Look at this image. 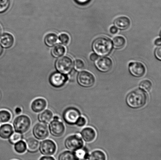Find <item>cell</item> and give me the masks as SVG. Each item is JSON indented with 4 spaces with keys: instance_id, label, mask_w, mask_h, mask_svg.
Segmentation results:
<instances>
[{
    "instance_id": "cell-1",
    "label": "cell",
    "mask_w": 161,
    "mask_h": 160,
    "mask_svg": "<svg viewBox=\"0 0 161 160\" xmlns=\"http://www.w3.org/2000/svg\"><path fill=\"white\" fill-rule=\"evenodd\" d=\"M147 96L146 92L141 89H135L127 95L126 98L127 106L133 109L143 107L147 101Z\"/></svg>"
},
{
    "instance_id": "cell-2",
    "label": "cell",
    "mask_w": 161,
    "mask_h": 160,
    "mask_svg": "<svg viewBox=\"0 0 161 160\" xmlns=\"http://www.w3.org/2000/svg\"><path fill=\"white\" fill-rule=\"evenodd\" d=\"M92 48L96 54L100 56H105L111 52L113 44L108 38L99 37L94 41Z\"/></svg>"
},
{
    "instance_id": "cell-3",
    "label": "cell",
    "mask_w": 161,
    "mask_h": 160,
    "mask_svg": "<svg viewBox=\"0 0 161 160\" xmlns=\"http://www.w3.org/2000/svg\"><path fill=\"white\" fill-rule=\"evenodd\" d=\"M31 124V119L28 116L20 115L14 119L13 128L15 132L23 134L29 131Z\"/></svg>"
},
{
    "instance_id": "cell-4",
    "label": "cell",
    "mask_w": 161,
    "mask_h": 160,
    "mask_svg": "<svg viewBox=\"0 0 161 160\" xmlns=\"http://www.w3.org/2000/svg\"><path fill=\"white\" fill-rule=\"evenodd\" d=\"M56 68L60 73L67 75L71 72L73 67V62L70 57L64 56L56 61Z\"/></svg>"
},
{
    "instance_id": "cell-5",
    "label": "cell",
    "mask_w": 161,
    "mask_h": 160,
    "mask_svg": "<svg viewBox=\"0 0 161 160\" xmlns=\"http://www.w3.org/2000/svg\"><path fill=\"white\" fill-rule=\"evenodd\" d=\"M80 116V113L76 108L69 107L64 111L63 119L65 123L69 125H75L77 121Z\"/></svg>"
},
{
    "instance_id": "cell-6",
    "label": "cell",
    "mask_w": 161,
    "mask_h": 160,
    "mask_svg": "<svg viewBox=\"0 0 161 160\" xmlns=\"http://www.w3.org/2000/svg\"><path fill=\"white\" fill-rule=\"evenodd\" d=\"M84 142L79 135H72L69 136L64 142V146L71 151H76L83 148Z\"/></svg>"
},
{
    "instance_id": "cell-7",
    "label": "cell",
    "mask_w": 161,
    "mask_h": 160,
    "mask_svg": "<svg viewBox=\"0 0 161 160\" xmlns=\"http://www.w3.org/2000/svg\"><path fill=\"white\" fill-rule=\"evenodd\" d=\"M56 144L51 139L43 140L40 142L39 150L42 154L45 156H51L55 154L57 151Z\"/></svg>"
},
{
    "instance_id": "cell-8",
    "label": "cell",
    "mask_w": 161,
    "mask_h": 160,
    "mask_svg": "<svg viewBox=\"0 0 161 160\" xmlns=\"http://www.w3.org/2000/svg\"><path fill=\"white\" fill-rule=\"evenodd\" d=\"M32 133L34 137L38 140H43L49 136V130L47 124L37 123L33 128Z\"/></svg>"
},
{
    "instance_id": "cell-9",
    "label": "cell",
    "mask_w": 161,
    "mask_h": 160,
    "mask_svg": "<svg viewBox=\"0 0 161 160\" xmlns=\"http://www.w3.org/2000/svg\"><path fill=\"white\" fill-rule=\"evenodd\" d=\"M48 128L50 134L55 137H61L65 131V126L60 120H53L49 123Z\"/></svg>"
},
{
    "instance_id": "cell-10",
    "label": "cell",
    "mask_w": 161,
    "mask_h": 160,
    "mask_svg": "<svg viewBox=\"0 0 161 160\" xmlns=\"http://www.w3.org/2000/svg\"><path fill=\"white\" fill-rule=\"evenodd\" d=\"M77 81L80 86L85 88L92 87L95 83V78L91 73L87 71H81L77 76Z\"/></svg>"
},
{
    "instance_id": "cell-11",
    "label": "cell",
    "mask_w": 161,
    "mask_h": 160,
    "mask_svg": "<svg viewBox=\"0 0 161 160\" xmlns=\"http://www.w3.org/2000/svg\"><path fill=\"white\" fill-rule=\"evenodd\" d=\"M68 79V78L66 75L60 73H55L50 76L49 80L52 86L59 89L64 87Z\"/></svg>"
},
{
    "instance_id": "cell-12",
    "label": "cell",
    "mask_w": 161,
    "mask_h": 160,
    "mask_svg": "<svg viewBox=\"0 0 161 160\" xmlns=\"http://www.w3.org/2000/svg\"><path fill=\"white\" fill-rule=\"evenodd\" d=\"M96 67L99 71L107 73L110 71L113 67V61L108 57L99 58L96 61Z\"/></svg>"
},
{
    "instance_id": "cell-13",
    "label": "cell",
    "mask_w": 161,
    "mask_h": 160,
    "mask_svg": "<svg viewBox=\"0 0 161 160\" xmlns=\"http://www.w3.org/2000/svg\"><path fill=\"white\" fill-rule=\"evenodd\" d=\"M129 70L132 76L136 78L143 76L146 73L144 65L139 62H131L129 65Z\"/></svg>"
},
{
    "instance_id": "cell-14",
    "label": "cell",
    "mask_w": 161,
    "mask_h": 160,
    "mask_svg": "<svg viewBox=\"0 0 161 160\" xmlns=\"http://www.w3.org/2000/svg\"><path fill=\"white\" fill-rule=\"evenodd\" d=\"M47 106V100L43 98L36 99L32 102L31 105V109L33 112L39 113L45 110Z\"/></svg>"
},
{
    "instance_id": "cell-15",
    "label": "cell",
    "mask_w": 161,
    "mask_h": 160,
    "mask_svg": "<svg viewBox=\"0 0 161 160\" xmlns=\"http://www.w3.org/2000/svg\"><path fill=\"white\" fill-rule=\"evenodd\" d=\"M26 150L28 152L34 153L39 150L40 142L35 138L31 137L26 139Z\"/></svg>"
},
{
    "instance_id": "cell-16",
    "label": "cell",
    "mask_w": 161,
    "mask_h": 160,
    "mask_svg": "<svg viewBox=\"0 0 161 160\" xmlns=\"http://www.w3.org/2000/svg\"><path fill=\"white\" fill-rule=\"evenodd\" d=\"M81 136L85 142H91L95 139L96 133L93 128L86 127L84 128L80 132Z\"/></svg>"
},
{
    "instance_id": "cell-17",
    "label": "cell",
    "mask_w": 161,
    "mask_h": 160,
    "mask_svg": "<svg viewBox=\"0 0 161 160\" xmlns=\"http://www.w3.org/2000/svg\"><path fill=\"white\" fill-rule=\"evenodd\" d=\"M14 133L13 126L10 124L5 123L0 126V137L3 139H9Z\"/></svg>"
},
{
    "instance_id": "cell-18",
    "label": "cell",
    "mask_w": 161,
    "mask_h": 160,
    "mask_svg": "<svg viewBox=\"0 0 161 160\" xmlns=\"http://www.w3.org/2000/svg\"><path fill=\"white\" fill-rule=\"evenodd\" d=\"M131 23L130 19L126 17H120L114 21V24L117 29L120 30L127 29L130 27Z\"/></svg>"
},
{
    "instance_id": "cell-19",
    "label": "cell",
    "mask_w": 161,
    "mask_h": 160,
    "mask_svg": "<svg viewBox=\"0 0 161 160\" xmlns=\"http://www.w3.org/2000/svg\"><path fill=\"white\" fill-rule=\"evenodd\" d=\"M53 114L51 111L46 109L39 113L38 115V120L40 123L48 124L53 120Z\"/></svg>"
},
{
    "instance_id": "cell-20",
    "label": "cell",
    "mask_w": 161,
    "mask_h": 160,
    "mask_svg": "<svg viewBox=\"0 0 161 160\" xmlns=\"http://www.w3.org/2000/svg\"><path fill=\"white\" fill-rule=\"evenodd\" d=\"M14 42V37L10 34L4 33L0 36V45L4 48H10Z\"/></svg>"
},
{
    "instance_id": "cell-21",
    "label": "cell",
    "mask_w": 161,
    "mask_h": 160,
    "mask_svg": "<svg viewBox=\"0 0 161 160\" xmlns=\"http://www.w3.org/2000/svg\"><path fill=\"white\" fill-rule=\"evenodd\" d=\"M58 160H79V159L75 152L69 150L61 153L58 156Z\"/></svg>"
},
{
    "instance_id": "cell-22",
    "label": "cell",
    "mask_w": 161,
    "mask_h": 160,
    "mask_svg": "<svg viewBox=\"0 0 161 160\" xmlns=\"http://www.w3.org/2000/svg\"><path fill=\"white\" fill-rule=\"evenodd\" d=\"M88 160H107V157L103 152L96 150L88 156Z\"/></svg>"
},
{
    "instance_id": "cell-23",
    "label": "cell",
    "mask_w": 161,
    "mask_h": 160,
    "mask_svg": "<svg viewBox=\"0 0 161 160\" xmlns=\"http://www.w3.org/2000/svg\"><path fill=\"white\" fill-rule=\"evenodd\" d=\"M125 44V39L121 36H117L113 39V44L114 48L116 49H121L124 48Z\"/></svg>"
},
{
    "instance_id": "cell-24",
    "label": "cell",
    "mask_w": 161,
    "mask_h": 160,
    "mask_svg": "<svg viewBox=\"0 0 161 160\" xmlns=\"http://www.w3.org/2000/svg\"><path fill=\"white\" fill-rule=\"evenodd\" d=\"M12 118V114L6 110L0 111V123H5L9 122Z\"/></svg>"
},
{
    "instance_id": "cell-25",
    "label": "cell",
    "mask_w": 161,
    "mask_h": 160,
    "mask_svg": "<svg viewBox=\"0 0 161 160\" xmlns=\"http://www.w3.org/2000/svg\"><path fill=\"white\" fill-rule=\"evenodd\" d=\"M58 40V37L56 34H50L45 37V42L48 46L52 47L57 43Z\"/></svg>"
},
{
    "instance_id": "cell-26",
    "label": "cell",
    "mask_w": 161,
    "mask_h": 160,
    "mask_svg": "<svg viewBox=\"0 0 161 160\" xmlns=\"http://www.w3.org/2000/svg\"><path fill=\"white\" fill-rule=\"evenodd\" d=\"M65 52V48L63 45H57L53 48L52 51V54L54 57L58 58L64 54Z\"/></svg>"
},
{
    "instance_id": "cell-27",
    "label": "cell",
    "mask_w": 161,
    "mask_h": 160,
    "mask_svg": "<svg viewBox=\"0 0 161 160\" xmlns=\"http://www.w3.org/2000/svg\"><path fill=\"white\" fill-rule=\"evenodd\" d=\"M14 149L19 154H23L26 151V142L22 140L19 141L14 145Z\"/></svg>"
},
{
    "instance_id": "cell-28",
    "label": "cell",
    "mask_w": 161,
    "mask_h": 160,
    "mask_svg": "<svg viewBox=\"0 0 161 160\" xmlns=\"http://www.w3.org/2000/svg\"><path fill=\"white\" fill-rule=\"evenodd\" d=\"M23 134L18 132H15L13 133L9 138V142L12 145H14L17 142H19L23 139Z\"/></svg>"
},
{
    "instance_id": "cell-29",
    "label": "cell",
    "mask_w": 161,
    "mask_h": 160,
    "mask_svg": "<svg viewBox=\"0 0 161 160\" xmlns=\"http://www.w3.org/2000/svg\"><path fill=\"white\" fill-rule=\"evenodd\" d=\"M140 87L144 92H149L152 89V83L149 80H144L140 83Z\"/></svg>"
},
{
    "instance_id": "cell-30",
    "label": "cell",
    "mask_w": 161,
    "mask_h": 160,
    "mask_svg": "<svg viewBox=\"0 0 161 160\" xmlns=\"http://www.w3.org/2000/svg\"><path fill=\"white\" fill-rule=\"evenodd\" d=\"M10 0H0V13H3L8 8Z\"/></svg>"
},
{
    "instance_id": "cell-31",
    "label": "cell",
    "mask_w": 161,
    "mask_h": 160,
    "mask_svg": "<svg viewBox=\"0 0 161 160\" xmlns=\"http://www.w3.org/2000/svg\"><path fill=\"white\" fill-rule=\"evenodd\" d=\"M85 67V63L80 59H77L75 62V67L78 71H81L84 70Z\"/></svg>"
},
{
    "instance_id": "cell-32",
    "label": "cell",
    "mask_w": 161,
    "mask_h": 160,
    "mask_svg": "<svg viewBox=\"0 0 161 160\" xmlns=\"http://www.w3.org/2000/svg\"><path fill=\"white\" fill-rule=\"evenodd\" d=\"M59 39L60 41L64 45H67L70 40V37L66 33L61 34L59 36Z\"/></svg>"
},
{
    "instance_id": "cell-33",
    "label": "cell",
    "mask_w": 161,
    "mask_h": 160,
    "mask_svg": "<svg viewBox=\"0 0 161 160\" xmlns=\"http://www.w3.org/2000/svg\"><path fill=\"white\" fill-rule=\"evenodd\" d=\"M75 153L79 160L85 159L87 157L86 151L85 150H82L81 149L75 151Z\"/></svg>"
},
{
    "instance_id": "cell-34",
    "label": "cell",
    "mask_w": 161,
    "mask_h": 160,
    "mask_svg": "<svg viewBox=\"0 0 161 160\" xmlns=\"http://www.w3.org/2000/svg\"><path fill=\"white\" fill-rule=\"evenodd\" d=\"M86 121L84 117L80 116L77 121L75 125L79 127H83L86 124Z\"/></svg>"
},
{
    "instance_id": "cell-35",
    "label": "cell",
    "mask_w": 161,
    "mask_h": 160,
    "mask_svg": "<svg viewBox=\"0 0 161 160\" xmlns=\"http://www.w3.org/2000/svg\"><path fill=\"white\" fill-rule=\"evenodd\" d=\"M155 55L156 58L159 60L161 59V48L159 47L156 49L155 51Z\"/></svg>"
},
{
    "instance_id": "cell-36",
    "label": "cell",
    "mask_w": 161,
    "mask_h": 160,
    "mask_svg": "<svg viewBox=\"0 0 161 160\" xmlns=\"http://www.w3.org/2000/svg\"><path fill=\"white\" fill-rule=\"evenodd\" d=\"M39 160H56L53 157L50 156H42L40 158Z\"/></svg>"
},
{
    "instance_id": "cell-37",
    "label": "cell",
    "mask_w": 161,
    "mask_h": 160,
    "mask_svg": "<svg viewBox=\"0 0 161 160\" xmlns=\"http://www.w3.org/2000/svg\"><path fill=\"white\" fill-rule=\"evenodd\" d=\"M99 56L96 53H92L90 56V59L93 61H96L98 59Z\"/></svg>"
},
{
    "instance_id": "cell-38",
    "label": "cell",
    "mask_w": 161,
    "mask_h": 160,
    "mask_svg": "<svg viewBox=\"0 0 161 160\" xmlns=\"http://www.w3.org/2000/svg\"><path fill=\"white\" fill-rule=\"evenodd\" d=\"M110 33L112 34H116L118 33V30L116 27L113 26H112L110 29Z\"/></svg>"
},
{
    "instance_id": "cell-39",
    "label": "cell",
    "mask_w": 161,
    "mask_h": 160,
    "mask_svg": "<svg viewBox=\"0 0 161 160\" xmlns=\"http://www.w3.org/2000/svg\"><path fill=\"white\" fill-rule=\"evenodd\" d=\"M75 1L78 4H85L89 2L90 0H75Z\"/></svg>"
},
{
    "instance_id": "cell-40",
    "label": "cell",
    "mask_w": 161,
    "mask_h": 160,
    "mask_svg": "<svg viewBox=\"0 0 161 160\" xmlns=\"http://www.w3.org/2000/svg\"><path fill=\"white\" fill-rule=\"evenodd\" d=\"M15 112L17 115H19L22 112V110L21 108L17 107L15 108Z\"/></svg>"
},
{
    "instance_id": "cell-41",
    "label": "cell",
    "mask_w": 161,
    "mask_h": 160,
    "mask_svg": "<svg viewBox=\"0 0 161 160\" xmlns=\"http://www.w3.org/2000/svg\"><path fill=\"white\" fill-rule=\"evenodd\" d=\"M154 44H155L156 45H157V46H160L161 45L160 38H158L156 39L155 42H154Z\"/></svg>"
},
{
    "instance_id": "cell-42",
    "label": "cell",
    "mask_w": 161,
    "mask_h": 160,
    "mask_svg": "<svg viewBox=\"0 0 161 160\" xmlns=\"http://www.w3.org/2000/svg\"><path fill=\"white\" fill-rule=\"evenodd\" d=\"M53 120H59V117L57 116H55L53 117Z\"/></svg>"
},
{
    "instance_id": "cell-43",
    "label": "cell",
    "mask_w": 161,
    "mask_h": 160,
    "mask_svg": "<svg viewBox=\"0 0 161 160\" xmlns=\"http://www.w3.org/2000/svg\"><path fill=\"white\" fill-rule=\"evenodd\" d=\"M3 52V48L2 47L1 45H0V55L1 54V53H2Z\"/></svg>"
},
{
    "instance_id": "cell-44",
    "label": "cell",
    "mask_w": 161,
    "mask_h": 160,
    "mask_svg": "<svg viewBox=\"0 0 161 160\" xmlns=\"http://www.w3.org/2000/svg\"><path fill=\"white\" fill-rule=\"evenodd\" d=\"M1 27H0V33H1Z\"/></svg>"
},
{
    "instance_id": "cell-45",
    "label": "cell",
    "mask_w": 161,
    "mask_h": 160,
    "mask_svg": "<svg viewBox=\"0 0 161 160\" xmlns=\"http://www.w3.org/2000/svg\"></svg>"
}]
</instances>
